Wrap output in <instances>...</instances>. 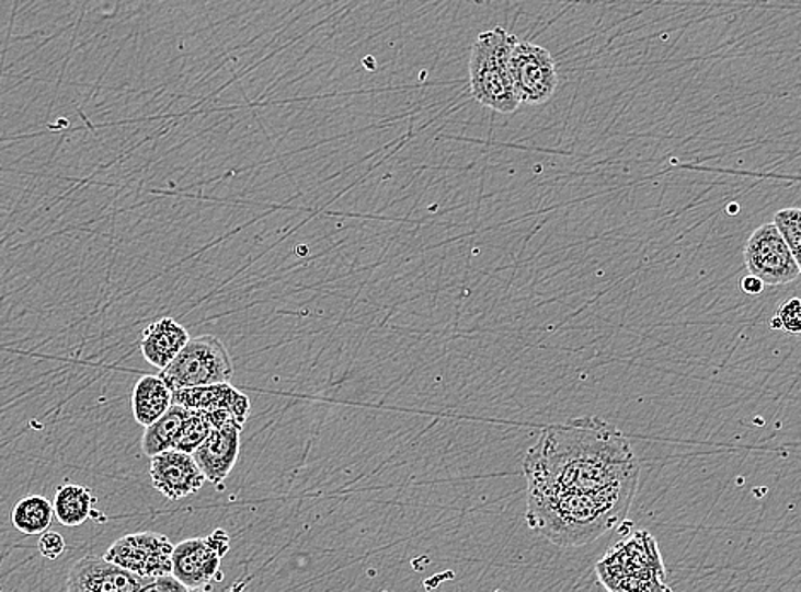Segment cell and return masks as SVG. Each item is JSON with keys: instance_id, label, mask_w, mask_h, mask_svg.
<instances>
[{"instance_id": "11", "label": "cell", "mask_w": 801, "mask_h": 592, "mask_svg": "<svg viewBox=\"0 0 801 592\" xmlns=\"http://www.w3.org/2000/svg\"><path fill=\"white\" fill-rule=\"evenodd\" d=\"M221 555L214 550L206 538L185 539L173 548V573L186 591L209 588L210 582L221 581Z\"/></svg>"}, {"instance_id": "19", "label": "cell", "mask_w": 801, "mask_h": 592, "mask_svg": "<svg viewBox=\"0 0 801 592\" xmlns=\"http://www.w3.org/2000/svg\"><path fill=\"white\" fill-rule=\"evenodd\" d=\"M213 429V422H210L209 414L206 410H191L188 408V414L183 420L174 450L188 454L194 453Z\"/></svg>"}, {"instance_id": "15", "label": "cell", "mask_w": 801, "mask_h": 592, "mask_svg": "<svg viewBox=\"0 0 801 592\" xmlns=\"http://www.w3.org/2000/svg\"><path fill=\"white\" fill-rule=\"evenodd\" d=\"M171 390L161 375L146 374L137 380L133 392V414L139 426H151L171 407Z\"/></svg>"}, {"instance_id": "7", "label": "cell", "mask_w": 801, "mask_h": 592, "mask_svg": "<svg viewBox=\"0 0 801 592\" xmlns=\"http://www.w3.org/2000/svg\"><path fill=\"white\" fill-rule=\"evenodd\" d=\"M745 265L766 286H785L800 277V262L788 248L775 224L755 229L745 244Z\"/></svg>"}, {"instance_id": "17", "label": "cell", "mask_w": 801, "mask_h": 592, "mask_svg": "<svg viewBox=\"0 0 801 592\" xmlns=\"http://www.w3.org/2000/svg\"><path fill=\"white\" fill-rule=\"evenodd\" d=\"M186 414H188V408L171 403V407L144 430L142 442H140L142 453L152 457L163 451L174 450Z\"/></svg>"}, {"instance_id": "2", "label": "cell", "mask_w": 801, "mask_h": 592, "mask_svg": "<svg viewBox=\"0 0 801 592\" xmlns=\"http://www.w3.org/2000/svg\"><path fill=\"white\" fill-rule=\"evenodd\" d=\"M638 481L593 492H527V523L561 548L588 545L628 518Z\"/></svg>"}, {"instance_id": "3", "label": "cell", "mask_w": 801, "mask_h": 592, "mask_svg": "<svg viewBox=\"0 0 801 592\" xmlns=\"http://www.w3.org/2000/svg\"><path fill=\"white\" fill-rule=\"evenodd\" d=\"M516 36L504 27L480 33L470 55V93L492 112L515 113L522 105L513 81L510 55Z\"/></svg>"}, {"instance_id": "25", "label": "cell", "mask_w": 801, "mask_h": 592, "mask_svg": "<svg viewBox=\"0 0 801 592\" xmlns=\"http://www.w3.org/2000/svg\"><path fill=\"white\" fill-rule=\"evenodd\" d=\"M740 287H742V291H744L745 294L759 295L763 294L764 289H766V283H764L759 277L752 276L751 274V276H745L744 279H742Z\"/></svg>"}, {"instance_id": "1", "label": "cell", "mask_w": 801, "mask_h": 592, "mask_svg": "<svg viewBox=\"0 0 801 592\" xmlns=\"http://www.w3.org/2000/svg\"><path fill=\"white\" fill-rule=\"evenodd\" d=\"M527 492H593L639 481L631 442L604 418H573L543 429L523 461Z\"/></svg>"}, {"instance_id": "23", "label": "cell", "mask_w": 801, "mask_h": 592, "mask_svg": "<svg viewBox=\"0 0 801 592\" xmlns=\"http://www.w3.org/2000/svg\"><path fill=\"white\" fill-rule=\"evenodd\" d=\"M146 591L155 592H171V591H186L185 585L173 576V573H164V576L152 577Z\"/></svg>"}, {"instance_id": "9", "label": "cell", "mask_w": 801, "mask_h": 592, "mask_svg": "<svg viewBox=\"0 0 801 592\" xmlns=\"http://www.w3.org/2000/svg\"><path fill=\"white\" fill-rule=\"evenodd\" d=\"M152 577H140L105 557L88 555L76 561L67 573L69 592H139L146 591Z\"/></svg>"}, {"instance_id": "10", "label": "cell", "mask_w": 801, "mask_h": 592, "mask_svg": "<svg viewBox=\"0 0 801 592\" xmlns=\"http://www.w3.org/2000/svg\"><path fill=\"white\" fill-rule=\"evenodd\" d=\"M149 475L152 487L170 500L194 496L207 481L194 456L179 450H168L152 456Z\"/></svg>"}, {"instance_id": "14", "label": "cell", "mask_w": 801, "mask_h": 592, "mask_svg": "<svg viewBox=\"0 0 801 592\" xmlns=\"http://www.w3.org/2000/svg\"><path fill=\"white\" fill-rule=\"evenodd\" d=\"M191 340L185 326L173 317H161L142 332L140 352L149 364L164 369Z\"/></svg>"}, {"instance_id": "12", "label": "cell", "mask_w": 801, "mask_h": 592, "mask_svg": "<svg viewBox=\"0 0 801 592\" xmlns=\"http://www.w3.org/2000/svg\"><path fill=\"white\" fill-rule=\"evenodd\" d=\"M241 427L234 423L214 427L197 450L192 453L206 480L219 485L228 478L240 456Z\"/></svg>"}, {"instance_id": "20", "label": "cell", "mask_w": 801, "mask_h": 592, "mask_svg": "<svg viewBox=\"0 0 801 592\" xmlns=\"http://www.w3.org/2000/svg\"><path fill=\"white\" fill-rule=\"evenodd\" d=\"M775 228L778 229V233L781 234L782 240L788 244V248L791 249L798 262H800L801 252V210L797 207L791 209L779 210L775 216Z\"/></svg>"}, {"instance_id": "8", "label": "cell", "mask_w": 801, "mask_h": 592, "mask_svg": "<svg viewBox=\"0 0 801 592\" xmlns=\"http://www.w3.org/2000/svg\"><path fill=\"white\" fill-rule=\"evenodd\" d=\"M173 548L164 534L142 531L116 539L105 558L140 577L164 576L173 569Z\"/></svg>"}, {"instance_id": "18", "label": "cell", "mask_w": 801, "mask_h": 592, "mask_svg": "<svg viewBox=\"0 0 801 592\" xmlns=\"http://www.w3.org/2000/svg\"><path fill=\"white\" fill-rule=\"evenodd\" d=\"M54 518V503L47 497L35 494L23 497L11 511L12 526L26 536H39L45 533Z\"/></svg>"}, {"instance_id": "6", "label": "cell", "mask_w": 801, "mask_h": 592, "mask_svg": "<svg viewBox=\"0 0 801 592\" xmlns=\"http://www.w3.org/2000/svg\"><path fill=\"white\" fill-rule=\"evenodd\" d=\"M510 66L522 103L543 105L558 90V67L547 48L516 39L510 55Z\"/></svg>"}, {"instance_id": "4", "label": "cell", "mask_w": 801, "mask_h": 592, "mask_svg": "<svg viewBox=\"0 0 801 592\" xmlns=\"http://www.w3.org/2000/svg\"><path fill=\"white\" fill-rule=\"evenodd\" d=\"M595 570L608 591H670L662 554L648 531L611 546Z\"/></svg>"}, {"instance_id": "21", "label": "cell", "mask_w": 801, "mask_h": 592, "mask_svg": "<svg viewBox=\"0 0 801 592\" xmlns=\"http://www.w3.org/2000/svg\"><path fill=\"white\" fill-rule=\"evenodd\" d=\"M770 328L775 332L785 329L786 334L798 335L801 332V301L788 299L778 307V313L770 320Z\"/></svg>"}, {"instance_id": "24", "label": "cell", "mask_w": 801, "mask_h": 592, "mask_svg": "<svg viewBox=\"0 0 801 592\" xmlns=\"http://www.w3.org/2000/svg\"><path fill=\"white\" fill-rule=\"evenodd\" d=\"M209 545L213 546L217 554L225 558V555L229 552V536L225 530H216L210 534L209 538H206Z\"/></svg>"}, {"instance_id": "16", "label": "cell", "mask_w": 801, "mask_h": 592, "mask_svg": "<svg viewBox=\"0 0 801 592\" xmlns=\"http://www.w3.org/2000/svg\"><path fill=\"white\" fill-rule=\"evenodd\" d=\"M96 497L90 488L78 484H66L57 488L54 497V515L67 527L84 524L93 515Z\"/></svg>"}, {"instance_id": "13", "label": "cell", "mask_w": 801, "mask_h": 592, "mask_svg": "<svg viewBox=\"0 0 801 592\" xmlns=\"http://www.w3.org/2000/svg\"><path fill=\"white\" fill-rule=\"evenodd\" d=\"M176 405L191 410H226L237 417L238 422H247L252 405L249 396L229 383L207 384V386L180 387L171 392Z\"/></svg>"}, {"instance_id": "22", "label": "cell", "mask_w": 801, "mask_h": 592, "mask_svg": "<svg viewBox=\"0 0 801 592\" xmlns=\"http://www.w3.org/2000/svg\"><path fill=\"white\" fill-rule=\"evenodd\" d=\"M38 550L42 557L48 558V560H57L58 557L66 554V539L57 531L47 530L45 533L39 534Z\"/></svg>"}, {"instance_id": "5", "label": "cell", "mask_w": 801, "mask_h": 592, "mask_svg": "<svg viewBox=\"0 0 801 592\" xmlns=\"http://www.w3.org/2000/svg\"><path fill=\"white\" fill-rule=\"evenodd\" d=\"M171 392L180 387L231 383L234 364L226 345L213 335L191 338L179 356L159 372Z\"/></svg>"}]
</instances>
